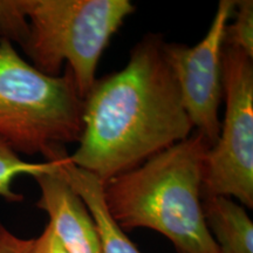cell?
<instances>
[{"instance_id":"obj_9","label":"cell","mask_w":253,"mask_h":253,"mask_svg":"<svg viewBox=\"0 0 253 253\" xmlns=\"http://www.w3.org/2000/svg\"><path fill=\"white\" fill-rule=\"evenodd\" d=\"M204 219L219 253H253V223L242 205L225 196H202Z\"/></svg>"},{"instance_id":"obj_10","label":"cell","mask_w":253,"mask_h":253,"mask_svg":"<svg viewBox=\"0 0 253 253\" xmlns=\"http://www.w3.org/2000/svg\"><path fill=\"white\" fill-rule=\"evenodd\" d=\"M66 151V147L60 148L52 160L42 163H32L23 160L20 155L12 149L7 143L0 140V197L9 203H19L24 201V196L15 192L12 184L18 176L28 175L36 177L39 173L54 169L59 158Z\"/></svg>"},{"instance_id":"obj_6","label":"cell","mask_w":253,"mask_h":253,"mask_svg":"<svg viewBox=\"0 0 253 253\" xmlns=\"http://www.w3.org/2000/svg\"><path fill=\"white\" fill-rule=\"evenodd\" d=\"M235 8L233 0H220L207 34L196 46L177 42L163 45L194 130L203 136L211 148L220 132L219 107L224 97L221 53L225 28Z\"/></svg>"},{"instance_id":"obj_4","label":"cell","mask_w":253,"mask_h":253,"mask_svg":"<svg viewBox=\"0 0 253 253\" xmlns=\"http://www.w3.org/2000/svg\"><path fill=\"white\" fill-rule=\"evenodd\" d=\"M20 6L26 26L18 45L30 63L54 78L67 66L82 99L112 37L135 11L129 0H20Z\"/></svg>"},{"instance_id":"obj_5","label":"cell","mask_w":253,"mask_h":253,"mask_svg":"<svg viewBox=\"0 0 253 253\" xmlns=\"http://www.w3.org/2000/svg\"><path fill=\"white\" fill-rule=\"evenodd\" d=\"M225 115L204 162L202 196L233 197L253 208V59L223 46Z\"/></svg>"},{"instance_id":"obj_1","label":"cell","mask_w":253,"mask_h":253,"mask_svg":"<svg viewBox=\"0 0 253 253\" xmlns=\"http://www.w3.org/2000/svg\"><path fill=\"white\" fill-rule=\"evenodd\" d=\"M164 42L162 34L144 36L126 67L96 79L84 99V130L69 161L103 184L194 132Z\"/></svg>"},{"instance_id":"obj_7","label":"cell","mask_w":253,"mask_h":253,"mask_svg":"<svg viewBox=\"0 0 253 253\" xmlns=\"http://www.w3.org/2000/svg\"><path fill=\"white\" fill-rule=\"evenodd\" d=\"M67 154L60 156L54 169L33 177L40 189L37 207L48 214V224L67 253H102L90 211L62 175L61 161Z\"/></svg>"},{"instance_id":"obj_12","label":"cell","mask_w":253,"mask_h":253,"mask_svg":"<svg viewBox=\"0 0 253 253\" xmlns=\"http://www.w3.org/2000/svg\"><path fill=\"white\" fill-rule=\"evenodd\" d=\"M28 253H67L55 236L52 226L47 224L39 237L31 239Z\"/></svg>"},{"instance_id":"obj_11","label":"cell","mask_w":253,"mask_h":253,"mask_svg":"<svg viewBox=\"0 0 253 253\" xmlns=\"http://www.w3.org/2000/svg\"><path fill=\"white\" fill-rule=\"evenodd\" d=\"M235 21L225 28L224 45L246 53L253 59V1H236Z\"/></svg>"},{"instance_id":"obj_3","label":"cell","mask_w":253,"mask_h":253,"mask_svg":"<svg viewBox=\"0 0 253 253\" xmlns=\"http://www.w3.org/2000/svg\"><path fill=\"white\" fill-rule=\"evenodd\" d=\"M84 99L71 69L48 77L0 39V140L18 154L52 158L59 147L79 142Z\"/></svg>"},{"instance_id":"obj_8","label":"cell","mask_w":253,"mask_h":253,"mask_svg":"<svg viewBox=\"0 0 253 253\" xmlns=\"http://www.w3.org/2000/svg\"><path fill=\"white\" fill-rule=\"evenodd\" d=\"M61 171L90 211L99 231L102 253H142L110 217L103 201V183L90 172L75 167L69 161V155L62 158Z\"/></svg>"},{"instance_id":"obj_2","label":"cell","mask_w":253,"mask_h":253,"mask_svg":"<svg viewBox=\"0 0 253 253\" xmlns=\"http://www.w3.org/2000/svg\"><path fill=\"white\" fill-rule=\"evenodd\" d=\"M211 145L195 131L103 184L107 210L121 230L145 227L177 253H219L202 208L204 162Z\"/></svg>"},{"instance_id":"obj_13","label":"cell","mask_w":253,"mask_h":253,"mask_svg":"<svg viewBox=\"0 0 253 253\" xmlns=\"http://www.w3.org/2000/svg\"><path fill=\"white\" fill-rule=\"evenodd\" d=\"M31 239H24L11 232L0 221V253H28Z\"/></svg>"}]
</instances>
